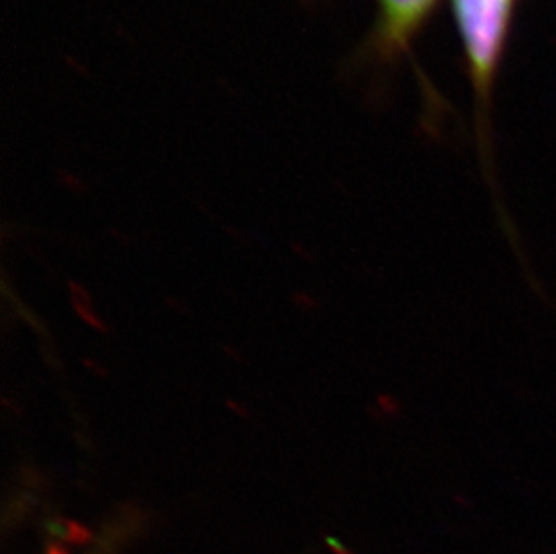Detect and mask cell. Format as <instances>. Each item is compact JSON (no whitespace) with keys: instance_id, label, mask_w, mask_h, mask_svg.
I'll use <instances>...</instances> for the list:
<instances>
[{"instance_id":"1","label":"cell","mask_w":556,"mask_h":554,"mask_svg":"<svg viewBox=\"0 0 556 554\" xmlns=\"http://www.w3.org/2000/svg\"><path fill=\"white\" fill-rule=\"evenodd\" d=\"M468 67L479 95H486L503 58L514 0H452Z\"/></svg>"},{"instance_id":"2","label":"cell","mask_w":556,"mask_h":554,"mask_svg":"<svg viewBox=\"0 0 556 554\" xmlns=\"http://www.w3.org/2000/svg\"><path fill=\"white\" fill-rule=\"evenodd\" d=\"M438 0H377V42L383 53H399L409 46Z\"/></svg>"},{"instance_id":"3","label":"cell","mask_w":556,"mask_h":554,"mask_svg":"<svg viewBox=\"0 0 556 554\" xmlns=\"http://www.w3.org/2000/svg\"><path fill=\"white\" fill-rule=\"evenodd\" d=\"M49 554H67L65 551L62 550V547H59V545H53V547H49Z\"/></svg>"}]
</instances>
